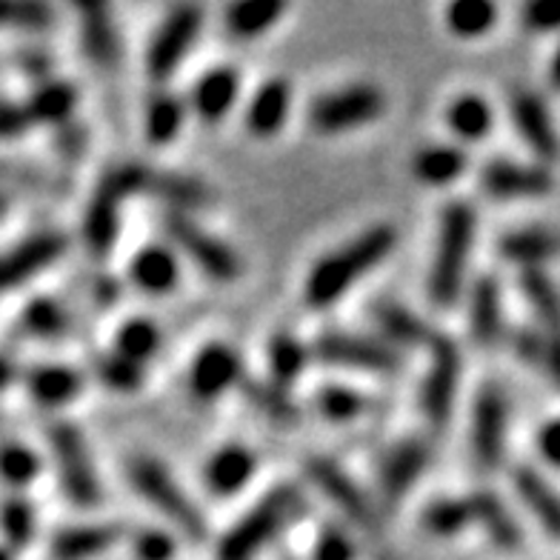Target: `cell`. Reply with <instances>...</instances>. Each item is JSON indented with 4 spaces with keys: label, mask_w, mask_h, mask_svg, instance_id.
<instances>
[{
    "label": "cell",
    "mask_w": 560,
    "mask_h": 560,
    "mask_svg": "<svg viewBox=\"0 0 560 560\" xmlns=\"http://www.w3.org/2000/svg\"><path fill=\"white\" fill-rule=\"evenodd\" d=\"M126 475H129L135 492L152 503L177 532H184L186 538L192 540L207 538V517L161 460L149 455H135L126 464Z\"/></svg>",
    "instance_id": "4"
},
{
    "label": "cell",
    "mask_w": 560,
    "mask_h": 560,
    "mask_svg": "<svg viewBox=\"0 0 560 560\" xmlns=\"http://www.w3.org/2000/svg\"><path fill=\"white\" fill-rule=\"evenodd\" d=\"M538 452L546 464L560 469V418L546 420L538 432Z\"/></svg>",
    "instance_id": "52"
},
{
    "label": "cell",
    "mask_w": 560,
    "mask_h": 560,
    "mask_svg": "<svg viewBox=\"0 0 560 560\" xmlns=\"http://www.w3.org/2000/svg\"><path fill=\"white\" fill-rule=\"evenodd\" d=\"M287 15L283 3H272V0H249V3H235L226 9V30L235 37H260L272 30L280 18Z\"/></svg>",
    "instance_id": "32"
},
{
    "label": "cell",
    "mask_w": 560,
    "mask_h": 560,
    "mask_svg": "<svg viewBox=\"0 0 560 560\" xmlns=\"http://www.w3.org/2000/svg\"><path fill=\"white\" fill-rule=\"evenodd\" d=\"M246 395H249L252 406H258L266 418L278 420V423H295V420H298L295 404L289 400L287 389H280L278 384L249 386V389H246Z\"/></svg>",
    "instance_id": "45"
},
{
    "label": "cell",
    "mask_w": 560,
    "mask_h": 560,
    "mask_svg": "<svg viewBox=\"0 0 560 560\" xmlns=\"http://www.w3.org/2000/svg\"><path fill=\"white\" fill-rule=\"evenodd\" d=\"M303 509L295 487H278L246 512L218 544V560H255Z\"/></svg>",
    "instance_id": "3"
},
{
    "label": "cell",
    "mask_w": 560,
    "mask_h": 560,
    "mask_svg": "<svg viewBox=\"0 0 560 560\" xmlns=\"http://www.w3.org/2000/svg\"><path fill=\"white\" fill-rule=\"evenodd\" d=\"M429 466V450L423 441H400L386 452L384 464H381V492L389 506L404 498L409 489L418 483V478L427 472Z\"/></svg>",
    "instance_id": "18"
},
{
    "label": "cell",
    "mask_w": 560,
    "mask_h": 560,
    "mask_svg": "<svg viewBox=\"0 0 560 560\" xmlns=\"http://www.w3.org/2000/svg\"><path fill=\"white\" fill-rule=\"evenodd\" d=\"M480 189L498 200L540 198L552 192V175L538 163H512L498 158L480 170Z\"/></svg>",
    "instance_id": "14"
},
{
    "label": "cell",
    "mask_w": 560,
    "mask_h": 560,
    "mask_svg": "<svg viewBox=\"0 0 560 560\" xmlns=\"http://www.w3.org/2000/svg\"><path fill=\"white\" fill-rule=\"evenodd\" d=\"M386 112V95L377 86L354 83V86L326 92L312 104L310 120L317 132L338 135L349 129H361Z\"/></svg>",
    "instance_id": "7"
},
{
    "label": "cell",
    "mask_w": 560,
    "mask_h": 560,
    "mask_svg": "<svg viewBox=\"0 0 560 560\" xmlns=\"http://www.w3.org/2000/svg\"><path fill=\"white\" fill-rule=\"evenodd\" d=\"M244 377V361L229 343H209L189 366V392L198 400H214L235 389Z\"/></svg>",
    "instance_id": "13"
},
{
    "label": "cell",
    "mask_w": 560,
    "mask_h": 560,
    "mask_svg": "<svg viewBox=\"0 0 560 560\" xmlns=\"http://www.w3.org/2000/svg\"><path fill=\"white\" fill-rule=\"evenodd\" d=\"M457 381H460V352L455 340L441 338L429 343V369L420 386V412L432 427H443L452 415L457 398Z\"/></svg>",
    "instance_id": "9"
},
{
    "label": "cell",
    "mask_w": 560,
    "mask_h": 560,
    "mask_svg": "<svg viewBox=\"0 0 560 560\" xmlns=\"http://www.w3.org/2000/svg\"><path fill=\"white\" fill-rule=\"evenodd\" d=\"M509 112L515 120L517 132L524 138L526 147L540 158V161H552L558 155V135H555L552 115L546 109L544 97L529 92V89H515V95L509 97Z\"/></svg>",
    "instance_id": "16"
},
{
    "label": "cell",
    "mask_w": 560,
    "mask_h": 560,
    "mask_svg": "<svg viewBox=\"0 0 560 560\" xmlns=\"http://www.w3.org/2000/svg\"><path fill=\"white\" fill-rule=\"evenodd\" d=\"M37 472H40V457L35 455V450L18 441L0 446V478L7 480L9 487H30L35 483Z\"/></svg>",
    "instance_id": "41"
},
{
    "label": "cell",
    "mask_w": 560,
    "mask_h": 560,
    "mask_svg": "<svg viewBox=\"0 0 560 560\" xmlns=\"http://www.w3.org/2000/svg\"><path fill=\"white\" fill-rule=\"evenodd\" d=\"M186 106L180 97L172 92H158L147 104V118H143V132H147L149 143L155 147H166L177 138V132L184 129Z\"/></svg>",
    "instance_id": "31"
},
{
    "label": "cell",
    "mask_w": 560,
    "mask_h": 560,
    "mask_svg": "<svg viewBox=\"0 0 560 560\" xmlns=\"http://www.w3.org/2000/svg\"><path fill=\"white\" fill-rule=\"evenodd\" d=\"M509 427V400L498 384H483L472 412V455L480 469H494L503 460Z\"/></svg>",
    "instance_id": "12"
},
{
    "label": "cell",
    "mask_w": 560,
    "mask_h": 560,
    "mask_svg": "<svg viewBox=\"0 0 560 560\" xmlns=\"http://www.w3.org/2000/svg\"><path fill=\"white\" fill-rule=\"evenodd\" d=\"M310 363V349L303 347L301 340L292 335H275L269 343V369H272L275 384L280 389H287L289 384H295L298 377L306 372Z\"/></svg>",
    "instance_id": "38"
},
{
    "label": "cell",
    "mask_w": 560,
    "mask_h": 560,
    "mask_svg": "<svg viewBox=\"0 0 560 560\" xmlns=\"http://www.w3.org/2000/svg\"><path fill=\"white\" fill-rule=\"evenodd\" d=\"M524 26L529 32H558L560 30V0H538L524 7Z\"/></svg>",
    "instance_id": "49"
},
{
    "label": "cell",
    "mask_w": 560,
    "mask_h": 560,
    "mask_svg": "<svg viewBox=\"0 0 560 560\" xmlns=\"http://www.w3.org/2000/svg\"><path fill=\"white\" fill-rule=\"evenodd\" d=\"M200 26H203V9L198 7H177L172 9L161 30L152 37L147 55V72L152 81H170L177 72L180 60L189 55L192 44L198 40Z\"/></svg>",
    "instance_id": "10"
},
{
    "label": "cell",
    "mask_w": 560,
    "mask_h": 560,
    "mask_svg": "<svg viewBox=\"0 0 560 560\" xmlns=\"http://www.w3.org/2000/svg\"><path fill=\"white\" fill-rule=\"evenodd\" d=\"M158 349H161V329L152 317H129L115 335V354L138 366L155 358Z\"/></svg>",
    "instance_id": "33"
},
{
    "label": "cell",
    "mask_w": 560,
    "mask_h": 560,
    "mask_svg": "<svg viewBox=\"0 0 560 560\" xmlns=\"http://www.w3.org/2000/svg\"><path fill=\"white\" fill-rule=\"evenodd\" d=\"M12 377H15V369H12V363L0 358V389L12 384Z\"/></svg>",
    "instance_id": "54"
},
{
    "label": "cell",
    "mask_w": 560,
    "mask_h": 560,
    "mask_svg": "<svg viewBox=\"0 0 560 560\" xmlns=\"http://www.w3.org/2000/svg\"><path fill=\"white\" fill-rule=\"evenodd\" d=\"M446 126L452 129V135H457L466 143H478V140L487 138L494 126V112L487 97L480 95H460L455 97L446 109Z\"/></svg>",
    "instance_id": "30"
},
{
    "label": "cell",
    "mask_w": 560,
    "mask_h": 560,
    "mask_svg": "<svg viewBox=\"0 0 560 560\" xmlns=\"http://www.w3.org/2000/svg\"><path fill=\"white\" fill-rule=\"evenodd\" d=\"M501 255L512 264H521L526 269H538L544 260L560 255V237L544 226H526L512 229L501 237L498 244Z\"/></svg>",
    "instance_id": "26"
},
{
    "label": "cell",
    "mask_w": 560,
    "mask_h": 560,
    "mask_svg": "<svg viewBox=\"0 0 560 560\" xmlns=\"http://www.w3.org/2000/svg\"><path fill=\"white\" fill-rule=\"evenodd\" d=\"M124 538L120 524L101 526H69L52 538V558L58 560H92L109 552Z\"/></svg>",
    "instance_id": "23"
},
{
    "label": "cell",
    "mask_w": 560,
    "mask_h": 560,
    "mask_svg": "<svg viewBox=\"0 0 560 560\" xmlns=\"http://www.w3.org/2000/svg\"><path fill=\"white\" fill-rule=\"evenodd\" d=\"M241 95V74L232 67H214L200 74L192 89V109L200 120L218 124L232 112Z\"/></svg>",
    "instance_id": "20"
},
{
    "label": "cell",
    "mask_w": 560,
    "mask_h": 560,
    "mask_svg": "<svg viewBox=\"0 0 560 560\" xmlns=\"http://www.w3.org/2000/svg\"><path fill=\"white\" fill-rule=\"evenodd\" d=\"M149 166L140 163H124L118 170H112L109 175L101 180L97 195L92 200V207L86 212V244L95 255H106L112 244L118 241V226H120V207L135 195H147Z\"/></svg>",
    "instance_id": "5"
},
{
    "label": "cell",
    "mask_w": 560,
    "mask_h": 560,
    "mask_svg": "<svg viewBox=\"0 0 560 560\" xmlns=\"http://www.w3.org/2000/svg\"><path fill=\"white\" fill-rule=\"evenodd\" d=\"M478 235V212L466 200H452L441 212L435 258L429 272V298L435 306H452L464 289L466 269Z\"/></svg>",
    "instance_id": "2"
},
{
    "label": "cell",
    "mask_w": 560,
    "mask_h": 560,
    "mask_svg": "<svg viewBox=\"0 0 560 560\" xmlns=\"http://www.w3.org/2000/svg\"><path fill=\"white\" fill-rule=\"evenodd\" d=\"M74 101H78V97H74L72 86H67V83H52V86L40 89L26 106H30L35 124L37 120L55 124V120H63L67 115H72Z\"/></svg>",
    "instance_id": "42"
},
{
    "label": "cell",
    "mask_w": 560,
    "mask_h": 560,
    "mask_svg": "<svg viewBox=\"0 0 560 560\" xmlns=\"http://www.w3.org/2000/svg\"><path fill=\"white\" fill-rule=\"evenodd\" d=\"M49 446L58 457L60 483H63L69 501L83 509L97 506L104 498V489H101L95 464H92V452L83 441L81 429L60 420V423L49 427Z\"/></svg>",
    "instance_id": "6"
},
{
    "label": "cell",
    "mask_w": 560,
    "mask_h": 560,
    "mask_svg": "<svg viewBox=\"0 0 560 560\" xmlns=\"http://www.w3.org/2000/svg\"><path fill=\"white\" fill-rule=\"evenodd\" d=\"M97 372H101V381L115 392H135L143 384V369L138 363L120 358V354L104 358V361L97 363Z\"/></svg>",
    "instance_id": "46"
},
{
    "label": "cell",
    "mask_w": 560,
    "mask_h": 560,
    "mask_svg": "<svg viewBox=\"0 0 560 560\" xmlns=\"http://www.w3.org/2000/svg\"><path fill=\"white\" fill-rule=\"evenodd\" d=\"M549 81H552V86L560 89V46L555 49L552 63H549Z\"/></svg>",
    "instance_id": "53"
},
{
    "label": "cell",
    "mask_w": 560,
    "mask_h": 560,
    "mask_svg": "<svg viewBox=\"0 0 560 560\" xmlns=\"http://www.w3.org/2000/svg\"><path fill=\"white\" fill-rule=\"evenodd\" d=\"M315 354L326 363L354 369V372H369V375H395L400 369L398 352L389 343L375 338H363V335H324L315 343Z\"/></svg>",
    "instance_id": "11"
},
{
    "label": "cell",
    "mask_w": 560,
    "mask_h": 560,
    "mask_svg": "<svg viewBox=\"0 0 560 560\" xmlns=\"http://www.w3.org/2000/svg\"><path fill=\"white\" fill-rule=\"evenodd\" d=\"M395 244H398L395 229L381 223V226H369L347 246L320 258L306 278V289H303L306 303L312 310H329L332 303L347 295L349 289L358 287L375 266L384 264Z\"/></svg>",
    "instance_id": "1"
},
{
    "label": "cell",
    "mask_w": 560,
    "mask_h": 560,
    "mask_svg": "<svg viewBox=\"0 0 560 560\" xmlns=\"http://www.w3.org/2000/svg\"><path fill=\"white\" fill-rule=\"evenodd\" d=\"M469 501L475 509V526H483L494 546H501L506 552L521 546V529H517L515 517L509 515V509L503 506L498 494L480 489V492L469 494Z\"/></svg>",
    "instance_id": "28"
},
{
    "label": "cell",
    "mask_w": 560,
    "mask_h": 560,
    "mask_svg": "<svg viewBox=\"0 0 560 560\" xmlns=\"http://www.w3.org/2000/svg\"><path fill=\"white\" fill-rule=\"evenodd\" d=\"M255 469H258L255 452L241 446V443H229V446H223V450L209 457L207 466H203V480H207V489L212 494L232 498L241 489H246Z\"/></svg>",
    "instance_id": "19"
},
{
    "label": "cell",
    "mask_w": 560,
    "mask_h": 560,
    "mask_svg": "<svg viewBox=\"0 0 560 560\" xmlns=\"http://www.w3.org/2000/svg\"><path fill=\"white\" fill-rule=\"evenodd\" d=\"M35 124L30 106L0 104V138H15L26 126Z\"/></svg>",
    "instance_id": "51"
},
{
    "label": "cell",
    "mask_w": 560,
    "mask_h": 560,
    "mask_svg": "<svg viewBox=\"0 0 560 560\" xmlns=\"http://www.w3.org/2000/svg\"><path fill=\"white\" fill-rule=\"evenodd\" d=\"M306 469H310L312 483H315V487L349 517V521H354V524L363 526V529H375V526H372L375 524L372 503L366 501V494L361 492V487H358L338 464L326 460V457H312Z\"/></svg>",
    "instance_id": "15"
},
{
    "label": "cell",
    "mask_w": 560,
    "mask_h": 560,
    "mask_svg": "<svg viewBox=\"0 0 560 560\" xmlns=\"http://www.w3.org/2000/svg\"><path fill=\"white\" fill-rule=\"evenodd\" d=\"M0 26L21 32H44L52 26V9L44 3H0Z\"/></svg>",
    "instance_id": "44"
},
{
    "label": "cell",
    "mask_w": 560,
    "mask_h": 560,
    "mask_svg": "<svg viewBox=\"0 0 560 560\" xmlns=\"http://www.w3.org/2000/svg\"><path fill=\"white\" fill-rule=\"evenodd\" d=\"M515 489L517 498L526 503L532 515L538 517L540 526H544L552 538H560V494L555 492L552 483L544 478L540 472L529 469V466H521L515 469Z\"/></svg>",
    "instance_id": "25"
},
{
    "label": "cell",
    "mask_w": 560,
    "mask_h": 560,
    "mask_svg": "<svg viewBox=\"0 0 560 560\" xmlns=\"http://www.w3.org/2000/svg\"><path fill=\"white\" fill-rule=\"evenodd\" d=\"M469 158L452 143H435V147L420 149L412 161V172L420 184L427 186H450L452 180L464 175Z\"/></svg>",
    "instance_id": "29"
},
{
    "label": "cell",
    "mask_w": 560,
    "mask_h": 560,
    "mask_svg": "<svg viewBox=\"0 0 560 560\" xmlns=\"http://www.w3.org/2000/svg\"><path fill=\"white\" fill-rule=\"evenodd\" d=\"M63 252H67V237L52 235V232L30 237L26 244L7 252V255L0 258V292L18 289L21 283L35 278L40 269H46L52 260H58Z\"/></svg>",
    "instance_id": "17"
},
{
    "label": "cell",
    "mask_w": 560,
    "mask_h": 560,
    "mask_svg": "<svg viewBox=\"0 0 560 560\" xmlns=\"http://www.w3.org/2000/svg\"><path fill=\"white\" fill-rule=\"evenodd\" d=\"M0 526H3V535H7L9 544H23L35 532V512H32L30 503L23 501L7 503L0 509Z\"/></svg>",
    "instance_id": "48"
},
{
    "label": "cell",
    "mask_w": 560,
    "mask_h": 560,
    "mask_svg": "<svg viewBox=\"0 0 560 560\" xmlns=\"http://www.w3.org/2000/svg\"><path fill=\"white\" fill-rule=\"evenodd\" d=\"M315 560H354V544L343 529H324L315 544Z\"/></svg>",
    "instance_id": "50"
},
{
    "label": "cell",
    "mask_w": 560,
    "mask_h": 560,
    "mask_svg": "<svg viewBox=\"0 0 560 560\" xmlns=\"http://www.w3.org/2000/svg\"><path fill=\"white\" fill-rule=\"evenodd\" d=\"M315 409L332 423H349L369 412V398L363 392L340 384H326L315 392Z\"/></svg>",
    "instance_id": "37"
},
{
    "label": "cell",
    "mask_w": 560,
    "mask_h": 560,
    "mask_svg": "<svg viewBox=\"0 0 560 560\" xmlns=\"http://www.w3.org/2000/svg\"><path fill=\"white\" fill-rule=\"evenodd\" d=\"M135 560H175L177 544L166 529H140L132 538Z\"/></svg>",
    "instance_id": "47"
},
{
    "label": "cell",
    "mask_w": 560,
    "mask_h": 560,
    "mask_svg": "<svg viewBox=\"0 0 560 560\" xmlns=\"http://www.w3.org/2000/svg\"><path fill=\"white\" fill-rule=\"evenodd\" d=\"M0 560H12V558H9L7 546H0Z\"/></svg>",
    "instance_id": "55"
},
{
    "label": "cell",
    "mask_w": 560,
    "mask_h": 560,
    "mask_svg": "<svg viewBox=\"0 0 560 560\" xmlns=\"http://www.w3.org/2000/svg\"><path fill=\"white\" fill-rule=\"evenodd\" d=\"M423 526L438 538H455L469 526H475V509L469 498H441L432 501L423 512Z\"/></svg>",
    "instance_id": "36"
},
{
    "label": "cell",
    "mask_w": 560,
    "mask_h": 560,
    "mask_svg": "<svg viewBox=\"0 0 560 560\" xmlns=\"http://www.w3.org/2000/svg\"><path fill=\"white\" fill-rule=\"evenodd\" d=\"M494 23H498V7L487 0H460L446 9V30L464 40L489 35Z\"/></svg>",
    "instance_id": "35"
},
{
    "label": "cell",
    "mask_w": 560,
    "mask_h": 560,
    "mask_svg": "<svg viewBox=\"0 0 560 560\" xmlns=\"http://www.w3.org/2000/svg\"><path fill=\"white\" fill-rule=\"evenodd\" d=\"M83 44H86L89 58L101 63V67H112L115 60H118V35L112 30L109 18H106L104 9L89 7L83 9Z\"/></svg>",
    "instance_id": "39"
},
{
    "label": "cell",
    "mask_w": 560,
    "mask_h": 560,
    "mask_svg": "<svg viewBox=\"0 0 560 560\" xmlns=\"http://www.w3.org/2000/svg\"><path fill=\"white\" fill-rule=\"evenodd\" d=\"M163 226H166V235L175 241V246L184 252L186 258L198 266L200 272H207L212 280H221V283H232V280L241 278L244 266L241 258L235 255L232 246H226L221 237L209 235L207 229L195 223L186 212H175L172 209L166 218H163Z\"/></svg>",
    "instance_id": "8"
},
{
    "label": "cell",
    "mask_w": 560,
    "mask_h": 560,
    "mask_svg": "<svg viewBox=\"0 0 560 560\" xmlns=\"http://www.w3.org/2000/svg\"><path fill=\"white\" fill-rule=\"evenodd\" d=\"M129 280L147 295H166L180 280L177 255L166 246H143L129 264Z\"/></svg>",
    "instance_id": "22"
},
{
    "label": "cell",
    "mask_w": 560,
    "mask_h": 560,
    "mask_svg": "<svg viewBox=\"0 0 560 560\" xmlns=\"http://www.w3.org/2000/svg\"><path fill=\"white\" fill-rule=\"evenodd\" d=\"M30 395L44 406H63L81 395V375L69 366H40L30 375Z\"/></svg>",
    "instance_id": "34"
},
{
    "label": "cell",
    "mask_w": 560,
    "mask_h": 560,
    "mask_svg": "<svg viewBox=\"0 0 560 560\" xmlns=\"http://www.w3.org/2000/svg\"><path fill=\"white\" fill-rule=\"evenodd\" d=\"M21 324L35 338H58V335L67 332L69 317L55 301H35L30 310L23 312Z\"/></svg>",
    "instance_id": "43"
},
{
    "label": "cell",
    "mask_w": 560,
    "mask_h": 560,
    "mask_svg": "<svg viewBox=\"0 0 560 560\" xmlns=\"http://www.w3.org/2000/svg\"><path fill=\"white\" fill-rule=\"evenodd\" d=\"M292 112V86L283 78H272L252 95L246 106V129L258 138H272L289 120Z\"/></svg>",
    "instance_id": "21"
},
{
    "label": "cell",
    "mask_w": 560,
    "mask_h": 560,
    "mask_svg": "<svg viewBox=\"0 0 560 560\" xmlns=\"http://www.w3.org/2000/svg\"><path fill=\"white\" fill-rule=\"evenodd\" d=\"M524 295L529 298L532 310L538 312L544 332H560V292L552 280L538 269H526Z\"/></svg>",
    "instance_id": "40"
},
{
    "label": "cell",
    "mask_w": 560,
    "mask_h": 560,
    "mask_svg": "<svg viewBox=\"0 0 560 560\" xmlns=\"http://www.w3.org/2000/svg\"><path fill=\"white\" fill-rule=\"evenodd\" d=\"M375 324L381 326V332L389 343H398V347H427L435 340V332L429 329L423 320H420L415 312H409L400 303L381 301L375 303Z\"/></svg>",
    "instance_id": "27"
},
{
    "label": "cell",
    "mask_w": 560,
    "mask_h": 560,
    "mask_svg": "<svg viewBox=\"0 0 560 560\" xmlns=\"http://www.w3.org/2000/svg\"><path fill=\"white\" fill-rule=\"evenodd\" d=\"M469 326H472V338L480 347H494L503 332V301L501 287L494 278H480L472 287L469 298Z\"/></svg>",
    "instance_id": "24"
}]
</instances>
